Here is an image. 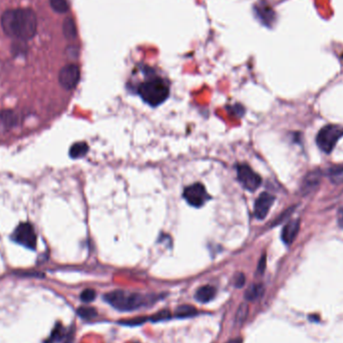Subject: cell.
<instances>
[{"instance_id":"cell-1","label":"cell","mask_w":343,"mask_h":343,"mask_svg":"<svg viewBox=\"0 0 343 343\" xmlns=\"http://www.w3.org/2000/svg\"><path fill=\"white\" fill-rule=\"evenodd\" d=\"M1 26L9 37L26 41L36 34L37 17L29 8L7 9L1 16Z\"/></svg>"},{"instance_id":"cell-2","label":"cell","mask_w":343,"mask_h":343,"mask_svg":"<svg viewBox=\"0 0 343 343\" xmlns=\"http://www.w3.org/2000/svg\"><path fill=\"white\" fill-rule=\"evenodd\" d=\"M104 300L121 311L136 310L146 304L144 296L138 293H131L124 290H116L106 293L103 296Z\"/></svg>"},{"instance_id":"cell-3","label":"cell","mask_w":343,"mask_h":343,"mask_svg":"<svg viewBox=\"0 0 343 343\" xmlns=\"http://www.w3.org/2000/svg\"><path fill=\"white\" fill-rule=\"evenodd\" d=\"M139 92L145 102L152 106H158L168 98L170 89L163 80L154 79L142 84Z\"/></svg>"},{"instance_id":"cell-4","label":"cell","mask_w":343,"mask_h":343,"mask_svg":"<svg viewBox=\"0 0 343 343\" xmlns=\"http://www.w3.org/2000/svg\"><path fill=\"white\" fill-rule=\"evenodd\" d=\"M342 137L343 127L338 125H327L319 131L316 137V143L321 151L329 154L333 151L337 142Z\"/></svg>"},{"instance_id":"cell-5","label":"cell","mask_w":343,"mask_h":343,"mask_svg":"<svg viewBox=\"0 0 343 343\" xmlns=\"http://www.w3.org/2000/svg\"><path fill=\"white\" fill-rule=\"evenodd\" d=\"M12 240L28 249H35L37 244V237L34 228L29 223L19 224L13 231Z\"/></svg>"},{"instance_id":"cell-6","label":"cell","mask_w":343,"mask_h":343,"mask_svg":"<svg viewBox=\"0 0 343 343\" xmlns=\"http://www.w3.org/2000/svg\"><path fill=\"white\" fill-rule=\"evenodd\" d=\"M183 196L186 202L195 208L204 206V204L210 199L206 188L201 183H196L187 187Z\"/></svg>"},{"instance_id":"cell-7","label":"cell","mask_w":343,"mask_h":343,"mask_svg":"<svg viewBox=\"0 0 343 343\" xmlns=\"http://www.w3.org/2000/svg\"><path fill=\"white\" fill-rule=\"evenodd\" d=\"M237 177L240 184L250 192L256 191L262 183L261 177L245 164L237 167Z\"/></svg>"},{"instance_id":"cell-8","label":"cell","mask_w":343,"mask_h":343,"mask_svg":"<svg viewBox=\"0 0 343 343\" xmlns=\"http://www.w3.org/2000/svg\"><path fill=\"white\" fill-rule=\"evenodd\" d=\"M81 79V72L77 65L70 64L65 66L59 75V81L64 88L71 90L78 86Z\"/></svg>"},{"instance_id":"cell-9","label":"cell","mask_w":343,"mask_h":343,"mask_svg":"<svg viewBox=\"0 0 343 343\" xmlns=\"http://www.w3.org/2000/svg\"><path fill=\"white\" fill-rule=\"evenodd\" d=\"M275 201L274 196L271 194L264 192L262 193L256 200L255 205H254V214L255 217L259 220H263L267 217L273 203Z\"/></svg>"},{"instance_id":"cell-10","label":"cell","mask_w":343,"mask_h":343,"mask_svg":"<svg viewBox=\"0 0 343 343\" xmlns=\"http://www.w3.org/2000/svg\"><path fill=\"white\" fill-rule=\"evenodd\" d=\"M254 11L262 24L270 27L275 22L276 14L273 8L268 4V2L264 0L259 1L254 7Z\"/></svg>"},{"instance_id":"cell-11","label":"cell","mask_w":343,"mask_h":343,"mask_svg":"<svg viewBox=\"0 0 343 343\" xmlns=\"http://www.w3.org/2000/svg\"><path fill=\"white\" fill-rule=\"evenodd\" d=\"M321 182V171H311L308 173L302 182L301 192L303 195H307L313 192L319 186Z\"/></svg>"},{"instance_id":"cell-12","label":"cell","mask_w":343,"mask_h":343,"mask_svg":"<svg viewBox=\"0 0 343 343\" xmlns=\"http://www.w3.org/2000/svg\"><path fill=\"white\" fill-rule=\"evenodd\" d=\"M300 229V222L299 220H291L289 221L283 228L282 233H281V238L282 241L287 244L290 245L293 243V241L295 240V238L298 235Z\"/></svg>"},{"instance_id":"cell-13","label":"cell","mask_w":343,"mask_h":343,"mask_svg":"<svg viewBox=\"0 0 343 343\" xmlns=\"http://www.w3.org/2000/svg\"><path fill=\"white\" fill-rule=\"evenodd\" d=\"M18 122L17 115L11 109L0 110V133L7 132L14 128Z\"/></svg>"},{"instance_id":"cell-14","label":"cell","mask_w":343,"mask_h":343,"mask_svg":"<svg viewBox=\"0 0 343 343\" xmlns=\"http://www.w3.org/2000/svg\"><path fill=\"white\" fill-rule=\"evenodd\" d=\"M216 288L211 286V285H205L200 287L196 294H195V298L201 302V303H207L210 302L212 299H214V297L216 296Z\"/></svg>"},{"instance_id":"cell-15","label":"cell","mask_w":343,"mask_h":343,"mask_svg":"<svg viewBox=\"0 0 343 343\" xmlns=\"http://www.w3.org/2000/svg\"><path fill=\"white\" fill-rule=\"evenodd\" d=\"M63 30H64V35L66 36V38L72 40V39H75L77 37L78 31H77V25H76L74 18L67 17L64 20Z\"/></svg>"},{"instance_id":"cell-16","label":"cell","mask_w":343,"mask_h":343,"mask_svg":"<svg viewBox=\"0 0 343 343\" xmlns=\"http://www.w3.org/2000/svg\"><path fill=\"white\" fill-rule=\"evenodd\" d=\"M88 152V146L85 142L74 144L70 149V156L73 159H80L85 157Z\"/></svg>"},{"instance_id":"cell-17","label":"cell","mask_w":343,"mask_h":343,"mask_svg":"<svg viewBox=\"0 0 343 343\" xmlns=\"http://www.w3.org/2000/svg\"><path fill=\"white\" fill-rule=\"evenodd\" d=\"M264 292V286L262 284H253L245 292V298L249 301L256 300Z\"/></svg>"},{"instance_id":"cell-18","label":"cell","mask_w":343,"mask_h":343,"mask_svg":"<svg viewBox=\"0 0 343 343\" xmlns=\"http://www.w3.org/2000/svg\"><path fill=\"white\" fill-rule=\"evenodd\" d=\"M198 313V310L192 305H181L176 309V316L180 318H187L195 316Z\"/></svg>"},{"instance_id":"cell-19","label":"cell","mask_w":343,"mask_h":343,"mask_svg":"<svg viewBox=\"0 0 343 343\" xmlns=\"http://www.w3.org/2000/svg\"><path fill=\"white\" fill-rule=\"evenodd\" d=\"M328 177L334 184L343 183V165L333 166L328 170Z\"/></svg>"},{"instance_id":"cell-20","label":"cell","mask_w":343,"mask_h":343,"mask_svg":"<svg viewBox=\"0 0 343 343\" xmlns=\"http://www.w3.org/2000/svg\"><path fill=\"white\" fill-rule=\"evenodd\" d=\"M51 8L58 13H67L70 10L68 0H49Z\"/></svg>"},{"instance_id":"cell-21","label":"cell","mask_w":343,"mask_h":343,"mask_svg":"<svg viewBox=\"0 0 343 343\" xmlns=\"http://www.w3.org/2000/svg\"><path fill=\"white\" fill-rule=\"evenodd\" d=\"M78 314L83 319H92L97 315V311L94 307L91 306H82L78 309Z\"/></svg>"},{"instance_id":"cell-22","label":"cell","mask_w":343,"mask_h":343,"mask_svg":"<svg viewBox=\"0 0 343 343\" xmlns=\"http://www.w3.org/2000/svg\"><path fill=\"white\" fill-rule=\"evenodd\" d=\"M65 336V329L63 327V325L61 323H58L56 326L54 327L53 331L51 332L50 337L48 338V340H46L45 343H54L60 341L61 339H63Z\"/></svg>"},{"instance_id":"cell-23","label":"cell","mask_w":343,"mask_h":343,"mask_svg":"<svg viewBox=\"0 0 343 343\" xmlns=\"http://www.w3.org/2000/svg\"><path fill=\"white\" fill-rule=\"evenodd\" d=\"M248 311H249V310H248L247 304H244V303L241 304V305L239 306L237 312H236V317H235L236 323H239V324L243 323V322L245 321L247 315H248Z\"/></svg>"},{"instance_id":"cell-24","label":"cell","mask_w":343,"mask_h":343,"mask_svg":"<svg viewBox=\"0 0 343 343\" xmlns=\"http://www.w3.org/2000/svg\"><path fill=\"white\" fill-rule=\"evenodd\" d=\"M96 294L93 289H86L82 292L81 294V300L85 303H90L91 301L94 300Z\"/></svg>"},{"instance_id":"cell-25","label":"cell","mask_w":343,"mask_h":343,"mask_svg":"<svg viewBox=\"0 0 343 343\" xmlns=\"http://www.w3.org/2000/svg\"><path fill=\"white\" fill-rule=\"evenodd\" d=\"M171 312L169 310H162L160 312H158L157 314L153 315L150 319L153 322H158V321H163V320H167L169 318H171Z\"/></svg>"},{"instance_id":"cell-26","label":"cell","mask_w":343,"mask_h":343,"mask_svg":"<svg viewBox=\"0 0 343 343\" xmlns=\"http://www.w3.org/2000/svg\"><path fill=\"white\" fill-rule=\"evenodd\" d=\"M147 320H149L148 317L144 316V317H136V318H133V319H129V320H126V321H121L120 323L122 324H125V325H140V324H143L144 322H146Z\"/></svg>"},{"instance_id":"cell-27","label":"cell","mask_w":343,"mask_h":343,"mask_svg":"<svg viewBox=\"0 0 343 343\" xmlns=\"http://www.w3.org/2000/svg\"><path fill=\"white\" fill-rule=\"evenodd\" d=\"M245 280H246V278H245V275L243 274V273H237L235 276H234V278H233V284H234V286L236 287V288H242L243 286H244V284H245Z\"/></svg>"},{"instance_id":"cell-28","label":"cell","mask_w":343,"mask_h":343,"mask_svg":"<svg viewBox=\"0 0 343 343\" xmlns=\"http://www.w3.org/2000/svg\"><path fill=\"white\" fill-rule=\"evenodd\" d=\"M265 268H266V255H263L259 261V264H258V274H263V272L265 271Z\"/></svg>"},{"instance_id":"cell-29","label":"cell","mask_w":343,"mask_h":343,"mask_svg":"<svg viewBox=\"0 0 343 343\" xmlns=\"http://www.w3.org/2000/svg\"><path fill=\"white\" fill-rule=\"evenodd\" d=\"M337 220H338V224L339 226L343 229V206L340 208L339 212H338V216H337Z\"/></svg>"},{"instance_id":"cell-30","label":"cell","mask_w":343,"mask_h":343,"mask_svg":"<svg viewBox=\"0 0 343 343\" xmlns=\"http://www.w3.org/2000/svg\"><path fill=\"white\" fill-rule=\"evenodd\" d=\"M226 343H242V339L241 338H234V339H231Z\"/></svg>"}]
</instances>
